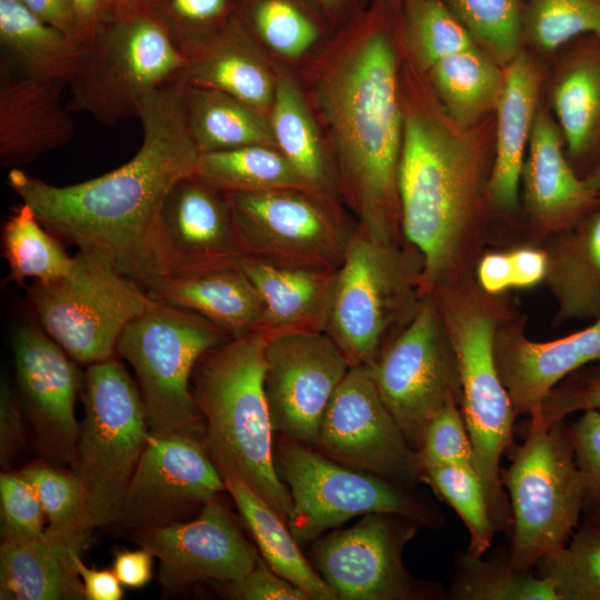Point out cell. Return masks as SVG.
<instances>
[{
    "label": "cell",
    "mask_w": 600,
    "mask_h": 600,
    "mask_svg": "<svg viewBox=\"0 0 600 600\" xmlns=\"http://www.w3.org/2000/svg\"><path fill=\"white\" fill-rule=\"evenodd\" d=\"M183 84L172 82L142 99V142L121 167L67 186L20 168L7 177L48 231L79 251L106 258L151 297L182 272L163 228L162 208L173 186L196 173L199 158L186 122Z\"/></svg>",
    "instance_id": "1"
},
{
    "label": "cell",
    "mask_w": 600,
    "mask_h": 600,
    "mask_svg": "<svg viewBox=\"0 0 600 600\" xmlns=\"http://www.w3.org/2000/svg\"><path fill=\"white\" fill-rule=\"evenodd\" d=\"M400 14L387 0H376L347 22L344 49L318 89L338 192L358 224L388 241L403 240L398 169L404 112L391 34Z\"/></svg>",
    "instance_id": "2"
},
{
    "label": "cell",
    "mask_w": 600,
    "mask_h": 600,
    "mask_svg": "<svg viewBox=\"0 0 600 600\" xmlns=\"http://www.w3.org/2000/svg\"><path fill=\"white\" fill-rule=\"evenodd\" d=\"M480 177L479 144L466 128L429 111L404 113L398 169L400 227L404 241L422 258L426 293L443 287L457 263Z\"/></svg>",
    "instance_id": "3"
},
{
    "label": "cell",
    "mask_w": 600,
    "mask_h": 600,
    "mask_svg": "<svg viewBox=\"0 0 600 600\" xmlns=\"http://www.w3.org/2000/svg\"><path fill=\"white\" fill-rule=\"evenodd\" d=\"M269 338L256 331L206 351L193 368L191 392L204 420L201 441L222 478L243 480L288 524L292 500L274 466L263 384Z\"/></svg>",
    "instance_id": "4"
},
{
    "label": "cell",
    "mask_w": 600,
    "mask_h": 600,
    "mask_svg": "<svg viewBox=\"0 0 600 600\" xmlns=\"http://www.w3.org/2000/svg\"><path fill=\"white\" fill-rule=\"evenodd\" d=\"M423 262L406 241L380 239L360 224L336 271L326 332L352 366L372 367L406 328L426 293Z\"/></svg>",
    "instance_id": "5"
},
{
    "label": "cell",
    "mask_w": 600,
    "mask_h": 600,
    "mask_svg": "<svg viewBox=\"0 0 600 600\" xmlns=\"http://www.w3.org/2000/svg\"><path fill=\"white\" fill-rule=\"evenodd\" d=\"M186 66L151 7L122 6L87 43L66 103L71 112H86L104 126L138 118L142 99L184 80Z\"/></svg>",
    "instance_id": "6"
},
{
    "label": "cell",
    "mask_w": 600,
    "mask_h": 600,
    "mask_svg": "<svg viewBox=\"0 0 600 600\" xmlns=\"http://www.w3.org/2000/svg\"><path fill=\"white\" fill-rule=\"evenodd\" d=\"M511 511V566L530 571L562 549L580 524L587 490L564 420L531 419L527 438L501 474Z\"/></svg>",
    "instance_id": "7"
},
{
    "label": "cell",
    "mask_w": 600,
    "mask_h": 600,
    "mask_svg": "<svg viewBox=\"0 0 600 600\" xmlns=\"http://www.w3.org/2000/svg\"><path fill=\"white\" fill-rule=\"evenodd\" d=\"M83 419L70 470L80 480L96 528L118 523L124 496L150 436L138 388L114 358L87 367Z\"/></svg>",
    "instance_id": "8"
},
{
    "label": "cell",
    "mask_w": 600,
    "mask_h": 600,
    "mask_svg": "<svg viewBox=\"0 0 600 600\" xmlns=\"http://www.w3.org/2000/svg\"><path fill=\"white\" fill-rule=\"evenodd\" d=\"M231 339L201 316L156 300L121 333L116 353L132 367L151 432L202 439L204 420L191 392L199 358Z\"/></svg>",
    "instance_id": "9"
},
{
    "label": "cell",
    "mask_w": 600,
    "mask_h": 600,
    "mask_svg": "<svg viewBox=\"0 0 600 600\" xmlns=\"http://www.w3.org/2000/svg\"><path fill=\"white\" fill-rule=\"evenodd\" d=\"M431 294L457 359L460 408L472 442L476 468L497 529H507L511 526V511L501 481L500 460L512 446L517 416L497 368V329L489 313L477 304L452 299L441 290Z\"/></svg>",
    "instance_id": "10"
},
{
    "label": "cell",
    "mask_w": 600,
    "mask_h": 600,
    "mask_svg": "<svg viewBox=\"0 0 600 600\" xmlns=\"http://www.w3.org/2000/svg\"><path fill=\"white\" fill-rule=\"evenodd\" d=\"M36 322L78 363L114 357L117 342L137 317L156 302L109 260L78 251L62 278L24 286Z\"/></svg>",
    "instance_id": "11"
},
{
    "label": "cell",
    "mask_w": 600,
    "mask_h": 600,
    "mask_svg": "<svg viewBox=\"0 0 600 600\" xmlns=\"http://www.w3.org/2000/svg\"><path fill=\"white\" fill-rule=\"evenodd\" d=\"M273 458L291 496L288 527L298 543L372 512L402 514L427 528L443 523L434 507L400 482L338 463L312 447L277 434Z\"/></svg>",
    "instance_id": "12"
},
{
    "label": "cell",
    "mask_w": 600,
    "mask_h": 600,
    "mask_svg": "<svg viewBox=\"0 0 600 600\" xmlns=\"http://www.w3.org/2000/svg\"><path fill=\"white\" fill-rule=\"evenodd\" d=\"M226 194L246 256L277 264L337 271L358 226L336 197L307 189Z\"/></svg>",
    "instance_id": "13"
},
{
    "label": "cell",
    "mask_w": 600,
    "mask_h": 600,
    "mask_svg": "<svg viewBox=\"0 0 600 600\" xmlns=\"http://www.w3.org/2000/svg\"><path fill=\"white\" fill-rule=\"evenodd\" d=\"M422 528L397 513L372 512L312 546L311 563L337 600H439L442 587L413 577L403 548Z\"/></svg>",
    "instance_id": "14"
},
{
    "label": "cell",
    "mask_w": 600,
    "mask_h": 600,
    "mask_svg": "<svg viewBox=\"0 0 600 600\" xmlns=\"http://www.w3.org/2000/svg\"><path fill=\"white\" fill-rule=\"evenodd\" d=\"M369 368L381 399L417 452L427 424L448 400L461 403L457 359L431 293Z\"/></svg>",
    "instance_id": "15"
},
{
    "label": "cell",
    "mask_w": 600,
    "mask_h": 600,
    "mask_svg": "<svg viewBox=\"0 0 600 600\" xmlns=\"http://www.w3.org/2000/svg\"><path fill=\"white\" fill-rule=\"evenodd\" d=\"M314 449L343 466L397 482H422L423 466L381 399L370 368L352 366L321 420Z\"/></svg>",
    "instance_id": "16"
},
{
    "label": "cell",
    "mask_w": 600,
    "mask_h": 600,
    "mask_svg": "<svg viewBox=\"0 0 600 600\" xmlns=\"http://www.w3.org/2000/svg\"><path fill=\"white\" fill-rule=\"evenodd\" d=\"M264 360L273 431L314 448L323 413L351 364L326 331L272 336Z\"/></svg>",
    "instance_id": "17"
},
{
    "label": "cell",
    "mask_w": 600,
    "mask_h": 600,
    "mask_svg": "<svg viewBox=\"0 0 600 600\" xmlns=\"http://www.w3.org/2000/svg\"><path fill=\"white\" fill-rule=\"evenodd\" d=\"M224 491L223 478L201 439L150 432L118 523L134 530L187 521Z\"/></svg>",
    "instance_id": "18"
},
{
    "label": "cell",
    "mask_w": 600,
    "mask_h": 600,
    "mask_svg": "<svg viewBox=\"0 0 600 600\" xmlns=\"http://www.w3.org/2000/svg\"><path fill=\"white\" fill-rule=\"evenodd\" d=\"M11 350L16 393L39 452L46 459L71 466L81 429L76 402L83 388V374L36 321L13 328Z\"/></svg>",
    "instance_id": "19"
},
{
    "label": "cell",
    "mask_w": 600,
    "mask_h": 600,
    "mask_svg": "<svg viewBox=\"0 0 600 600\" xmlns=\"http://www.w3.org/2000/svg\"><path fill=\"white\" fill-rule=\"evenodd\" d=\"M132 533L140 547L159 559V581L171 592L200 582L239 579L260 556L220 497L190 520Z\"/></svg>",
    "instance_id": "20"
},
{
    "label": "cell",
    "mask_w": 600,
    "mask_h": 600,
    "mask_svg": "<svg viewBox=\"0 0 600 600\" xmlns=\"http://www.w3.org/2000/svg\"><path fill=\"white\" fill-rule=\"evenodd\" d=\"M162 223L182 272L236 266L246 257L227 194L196 174L170 190Z\"/></svg>",
    "instance_id": "21"
},
{
    "label": "cell",
    "mask_w": 600,
    "mask_h": 600,
    "mask_svg": "<svg viewBox=\"0 0 600 600\" xmlns=\"http://www.w3.org/2000/svg\"><path fill=\"white\" fill-rule=\"evenodd\" d=\"M494 354L516 416L531 414L563 378L593 362L600 368V317L548 342L531 341L514 329L501 330L496 333Z\"/></svg>",
    "instance_id": "22"
},
{
    "label": "cell",
    "mask_w": 600,
    "mask_h": 600,
    "mask_svg": "<svg viewBox=\"0 0 600 600\" xmlns=\"http://www.w3.org/2000/svg\"><path fill=\"white\" fill-rule=\"evenodd\" d=\"M1 74V166L20 168L71 140L76 129L63 87L21 72Z\"/></svg>",
    "instance_id": "23"
},
{
    "label": "cell",
    "mask_w": 600,
    "mask_h": 600,
    "mask_svg": "<svg viewBox=\"0 0 600 600\" xmlns=\"http://www.w3.org/2000/svg\"><path fill=\"white\" fill-rule=\"evenodd\" d=\"M177 44L187 60L186 83L219 90L262 113L271 107L276 86L238 16Z\"/></svg>",
    "instance_id": "24"
},
{
    "label": "cell",
    "mask_w": 600,
    "mask_h": 600,
    "mask_svg": "<svg viewBox=\"0 0 600 600\" xmlns=\"http://www.w3.org/2000/svg\"><path fill=\"white\" fill-rule=\"evenodd\" d=\"M557 122L539 107L533 122L521 179L524 200L543 228L570 224L599 202L587 180L569 166Z\"/></svg>",
    "instance_id": "25"
},
{
    "label": "cell",
    "mask_w": 600,
    "mask_h": 600,
    "mask_svg": "<svg viewBox=\"0 0 600 600\" xmlns=\"http://www.w3.org/2000/svg\"><path fill=\"white\" fill-rule=\"evenodd\" d=\"M237 266L262 298L263 332L272 337L326 330L336 271L277 264L251 256Z\"/></svg>",
    "instance_id": "26"
},
{
    "label": "cell",
    "mask_w": 600,
    "mask_h": 600,
    "mask_svg": "<svg viewBox=\"0 0 600 600\" xmlns=\"http://www.w3.org/2000/svg\"><path fill=\"white\" fill-rule=\"evenodd\" d=\"M86 546L48 529L36 539L1 541L0 599H86L74 561Z\"/></svg>",
    "instance_id": "27"
},
{
    "label": "cell",
    "mask_w": 600,
    "mask_h": 600,
    "mask_svg": "<svg viewBox=\"0 0 600 600\" xmlns=\"http://www.w3.org/2000/svg\"><path fill=\"white\" fill-rule=\"evenodd\" d=\"M152 298L201 316L231 338L262 331V298L237 264L179 273Z\"/></svg>",
    "instance_id": "28"
},
{
    "label": "cell",
    "mask_w": 600,
    "mask_h": 600,
    "mask_svg": "<svg viewBox=\"0 0 600 600\" xmlns=\"http://www.w3.org/2000/svg\"><path fill=\"white\" fill-rule=\"evenodd\" d=\"M539 74L533 62L519 52L503 71L497 103V152L489 182L492 201L501 209L518 204L521 172L538 111Z\"/></svg>",
    "instance_id": "29"
},
{
    "label": "cell",
    "mask_w": 600,
    "mask_h": 600,
    "mask_svg": "<svg viewBox=\"0 0 600 600\" xmlns=\"http://www.w3.org/2000/svg\"><path fill=\"white\" fill-rule=\"evenodd\" d=\"M0 38L20 72L68 87L87 44L46 23L20 0H0Z\"/></svg>",
    "instance_id": "30"
},
{
    "label": "cell",
    "mask_w": 600,
    "mask_h": 600,
    "mask_svg": "<svg viewBox=\"0 0 600 600\" xmlns=\"http://www.w3.org/2000/svg\"><path fill=\"white\" fill-rule=\"evenodd\" d=\"M223 481L269 567L302 590L309 600H337L332 589L301 552L288 524L271 506L240 478L229 476Z\"/></svg>",
    "instance_id": "31"
},
{
    "label": "cell",
    "mask_w": 600,
    "mask_h": 600,
    "mask_svg": "<svg viewBox=\"0 0 600 600\" xmlns=\"http://www.w3.org/2000/svg\"><path fill=\"white\" fill-rule=\"evenodd\" d=\"M182 100L188 131L199 153L249 146L276 148L270 122L241 100L186 82Z\"/></svg>",
    "instance_id": "32"
},
{
    "label": "cell",
    "mask_w": 600,
    "mask_h": 600,
    "mask_svg": "<svg viewBox=\"0 0 600 600\" xmlns=\"http://www.w3.org/2000/svg\"><path fill=\"white\" fill-rule=\"evenodd\" d=\"M546 279L562 317H600V211L559 240Z\"/></svg>",
    "instance_id": "33"
},
{
    "label": "cell",
    "mask_w": 600,
    "mask_h": 600,
    "mask_svg": "<svg viewBox=\"0 0 600 600\" xmlns=\"http://www.w3.org/2000/svg\"><path fill=\"white\" fill-rule=\"evenodd\" d=\"M271 129L277 149L310 190L336 197L337 179L317 127L294 84L280 78L274 87Z\"/></svg>",
    "instance_id": "34"
},
{
    "label": "cell",
    "mask_w": 600,
    "mask_h": 600,
    "mask_svg": "<svg viewBox=\"0 0 600 600\" xmlns=\"http://www.w3.org/2000/svg\"><path fill=\"white\" fill-rule=\"evenodd\" d=\"M429 71L446 116L454 124L469 129L496 109L503 71L477 46L441 59Z\"/></svg>",
    "instance_id": "35"
},
{
    "label": "cell",
    "mask_w": 600,
    "mask_h": 600,
    "mask_svg": "<svg viewBox=\"0 0 600 600\" xmlns=\"http://www.w3.org/2000/svg\"><path fill=\"white\" fill-rule=\"evenodd\" d=\"M552 108L568 151L588 153L600 138V46L579 52L563 69Z\"/></svg>",
    "instance_id": "36"
},
{
    "label": "cell",
    "mask_w": 600,
    "mask_h": 600,
    "mask_svg": "<svg viewBox=\"0 0 600 600\" xmlns=\"http://www.w3.org/2000/svg\"><path fill=\"white\" fill-rule=\"evenodd\" d=\"M194 174L226 193L310 190L286 157L270 146L199 153Z\"/></svg>",
    "instance_id": "37"
},
{
    "label": "cell",
    "mask_w": 600,
    "mask_h": 600,
    "mask_svg": "<svg viewBox=\"0 0 600 600\" xmlns=\"http://www.w3.org/2000/svg\"><path fill=\"white\" fill-rule=\"evenodd\" d=\"M63 243L22 202L6 220L1 231L2 256L9 268L6 281L26 286L28 279L48 283L62 278L74 261Z\"/></svg>",
    "instance_id": "38"
},
{
    "label": "cell",
    "mask_w": 600,
    "mask_h": 600,
    "mask_svg": "<svg viewBox=\"0 0 600 600\" xmlns=\"http://www.w3.org/2000/svg\"><path fill=\"white\" fill-rule=\"evenodd\" d=\"M237 16L252 37L289 58L309 50L330 22L317 0H240Z\"/></svg>",
    "instance_id": "39"
},
{
    "label": "cell",
    "mask_w": 600,
    "mask_h": 600,
    "mask_svg": "<svg viewBox=\"0 0 600 600\" xmlns=\"http://www.w3.org/2000/svg\"><path fill=\"white\" fill-rule=\"evenodd\" d=\"M449 596L457 600H559L554 582L513 568L508 559L470 556L457 559Z\"/></svg>",
    "instance_id": "40"
},
{
    "label": "cell",
    "mask_w": 600,
    "mask_h": 600,
    "mask_svg": "<svg viewBox=\"0 0 600 600\" xmlns=\"http://www.w3.org/2000/svg\"><path fill=\"white\" fill-rule=\"evenodd\" d=\"M423 483L448 503L469 532L467 552L482 557L498 531L477 469L463 464L427 466Z\"/></svg>",
    "instance_id": "41"
},
{
    "label": "cell",
    "mask_w": 600,
    "mask_h": 600,
    "mask_svg": "<svg viewBox=\"0 0 600 600\" xmlns=\"http://www.w3.org/2000/svg\"><path fill=\"white\" fill-rule=\"evenodd\" d=\"M34 489L49 523L48 530L88 543L96 529L84 489L71 470L33 463L20 471Z\"/></svg>",
    "instance_id": "42"
},
{
    "label": "cell",
    "mask_w": 600,
    "mask_h": 600,
    "mask_svg": "<svg viewBox=\"0 0 600 600\" xmlns=\"http://www.w3.org/2000/svg\"><path fill=\"white\" fill-rule=\"evenodd\" d=\"M401 28L417 60L427 69L448 56L477 46L442 0H406Z\"/></svg>",
    "instance_id": "43"
},
{
    "label": "cell",
    "mask_w": 600,
    "mask_h": 600,
    "mask_svg": "<svg viewBox=\"0 0 600 600\" xmlns=\"http://www.w3.org/2000/svg\"><path fill=\"white\" fill-rule=\"evenodd\" d=\"M534 568L554 582L559 600H600V527L582 521L562 549Z\"/></svg>",
    "instance_id": "44"
},
{
    "label": "cell",
    "mask_w": 600,
    "mask_h": 600,
    "mask_svg": "<svg viewBox=\"0 0 600 600\" xmlns=\"http://www.w3.org/2000/svg\"><path fill=\"white\" fill-rule=\"evenodd\" d=\"M442 1L464 24L474 42L498 64H508L520 52L522 0Z\"/></svg>",
    "instance_id": "45"
},
{
    "label": "cell",
    "mask_w": 600,
    "mask_h": 600,
    "mask_svg": "<svg viewBox=\"0 0 600 600\" xmlns=\"http://www.w3.org/2000/svg\"><path fill=\"white\" fill-rule=\"evenodd\" d=\"M523 31L547 51L583 34L600 38V0H527Z\"/></svg>",
    "instance_id": "46"
},
{
    "label": "cell",
    "mask_w": 600,
    "mask_h": 600,
    "mask_svg": "<svg viewBox=\"0 0 600 600\" xmlns=\"http://www.w3.org/2000/svg\"><path fill=\"white\" fill-rule=\"evenodd\" d=\"M418 453L423 468L440 464L476 468L472 442L457 399L448 400L427 424Z\"/></svg>",
    "instance_id": "47"
},
{
    "label": "cell",
    "mask_w": 600,
    "mask_h": 600,
    "mask_svg": "<svg viewBox=\"0 0 600 600\" xmlns=\"http://www.w3.org/2000/svg\"><path fill=\"white\" fill-rule=\"evenodd\" d=\"M1 541L36 539L44 534L47 521L30 482L19 472L0 474Z\"/></svg>",
    "instance_id": "48"
},
{
    "label": "cell",
    "mask_w": 600,
    "mask_h": 600,
    "mask_svg": "<svg viewBox=\"0 0 600 600\" xmlns=\"http://www.w3.org/2000/svg\"><path fill=\"white\" fill-rule=\"evenodd\" d=\"M157 3L161 10H152L179 43L223 26L238 13L240 0H158Z\"/></svg>",
    "instance_id": "49"
},
{
    "label": "cell",
    "mask_w": 600,
    "mask_h": 600,
    "mask_svg": "<svg viewBox=\"0 0 600 600\" xmlns=\"http://www.w3.org/2000/svg\"><path fill=\"white\" fill-rule=\"evenodd\" d=\"M211 583L220 597L230 600H309L302 590L273 571L261 556L243 577Z\"/></svg>",
    "instance_id": "50"
},
{
    "label": "cell",
    "mask_w": 600,
    "mask_h": 600,
    "mask_svg": "<svg viewBox=\"0 0 600 600\" xmlns=\"http://www.w3.org/2000/svg\"><path fill=\"white\" fill-rule=\"evenodd\" d=\"M569 430L576 462L586 484L587 508L600 502V410L582 411Z\"/></svg>",
    "instance_id": "51"
},
{
    "label": "cell",
    "mask_w": 600,
    "mask_h": 600,
    "mask_svg": "<svg viewBox=\"0 0 600 600\" xmlns=\"http://www.w3.org/2000/svg\"><path fill=\"white\" fill-rule=\"evenodd\" d=\"M589 409L600 410V372L578 382L553 388L530 417L549 427L573 412Z\"/></svg>",
    "instance_id": "52"
},
{
    "label": "cell",
    "mask_w": 600,
    "mask_h": 600,
    "mask_svg": "<svg viewBox=\"0 0 600 600\" xmlns=\"http://www.w3.org/2000/svg\"><path fill=\"white\" fill-rule=\"evenodd\" d=\"M26 422L16 390L4 376L0 384V464L3 470L13 463L24 446Z\"/></svg>",
    "instance_id": "53"
},
{
    "label": "cell",
    "mask_w": 600,
    "mask_h": 600,
    "mask_svg": "<svg viewBox=\"0 0 600 600\" xmlns=\"http://www.w3.org/2000/svg\"><path fill=\"white\" fill-rule=\"evenodd\" d=\"M20 1L46 23L86 43L73 0Z\"/></svg>",
    "instance_id": "54"
},
{
    "label": "cell",
    "mask_w": 600,
    "mask_h": 600,
    "mask_svg": "<svg viewBox=\"0 0 600 600\" xmlns=\"http://www.w3.org/2000/svg\"><path fill=\"white\" fill-rule=\"evenodd\" d=\"M153 558L154 556L142 547L137 550H120L116 553L112 570L123 587L141 588L152 578Z\"/></svg>",
    "instance_id": "55"
},
{
    "label": "cell",
    "mask_w": 600,
    "mask_h": 600,
    "mask_svg": "<svg viewBox=\"0 0 600 600\" xmlns=\"http://www.w3.org/2000/svg\"><path fill=\"white\" fill-rule=\"evenodd\" d=\"M513 288H530L543 281L548 273L549 256L534 248L522 247L509 252Z\"/></svg>",
    "instance_id": "56"
},
{
    "label": "cell",
    "mask_w": 600,
    "mask_h": 600,
    "mask_svg": "<svg viewBox=\"0 0 600 600\" xmlns=\"http://www.w3.org/2000/svg\"><path fill=\"white\" fill-rule=\"evenodd\" d=\"M76 568L83 583L86 600H120L123 594L122 584L113 570L89 568L76 554Z\"/></svg>",
    "instance_id": "57"
},
{
    "label": "cell",
    "mask_w": 600,
    "mask_h": 600,
    "mask_svg": "<svg viewBox=\"0 0 600 600\" xmlns=\"http://www.w3.org/2000/svg\"><path fill=\"white\" fill-rule=\"evenodd\" d=\"M478 279L481 288L488 293L497 294L513 288L509 252L486 254L478 266Z\"/></svg>",
    "instance_id": "58"
},
{
    "label": "cell",
    "mask_w": 600,
    "mask_h": 600,
    "mask_svg": "<svg viewBox=\"0 0 600 600\" xmlns=\"http://www.w3.org/2000/svg\"><path fill=\"white\" fill-rule=\"evenodd\" d=\"M86 43L120 8V0H73Z\"/></svg>",
    "instance_id": "59"
},
{
    "label": "cell",
    "mask_w": 600,
    "mask_h": 600,
    "mask_svg": "<svg viewBox=\"0 0 600 600\" xmlns=\"http://www.w3.org/2000/svg\"><path fill=\"white\" fill-rule=\"evenodd\" d=\"M326 16L333 21L349 22L361 11L360 0H317Z\"/></svg>",
    "instance_id": "60"
},
{
    "label": "cell",
    "mask_w": 600,
    "mask_h": 600,
    "mask_svg": "<svg viewBox=\"0 0 600 600\" xmlns=\"http://www.w3.org/2000/svg\"><path fill=\"white\" fill-rule=\"evenodd\" d=\"M586 510L587 513L583 518V521L589 524L600 527V502L587 507L584 511Z\"/></svg>",
    "instance_id": "61"
},
{
    "label": "cell",
    "mask_w": 600,
    "mask_h": 600,
    "mask_svg": "<svg viewBox=\"0 0 600 600\" xmlns=\"http://www.w3.org/2000/svg\"><path fill=\"white\" fill-rule=\"evenodd\" d=\"M589 186L592 188L594 193L597 194L599 201H600V164L599 167L593 171V173L586 179Z\"/></svg>",
    "instance_id": "62"
},
{
    "label": "cell",
    "mask_w": 600,
    "mask_h": 600,
    "mask_svg": "<svg viewBox=\"0 0 600 600\" xmlns=\"http://www.w3.org/2000/svg\"><path fill=\"white\" fill-rule=\"evenodd\" d=\"M158 0H120V7L122 6H153Z\"/></svg>",
    "instance_id": "63"
},
{
    "label": "cell",
    "mask_w": 600,
    "mask_h": 600,
    "mask_svg": "<svg viewBox=\"0 0 600 600\" xmlns=\"http://www.w3.org/2000/svg\"><path fill=\"white\" fill-rule=\"evenodd\" d=\"M393 8L399 11H402L406 0H387Z\"/></svg>",
    "instance_id": "64"
}]
</instances>
